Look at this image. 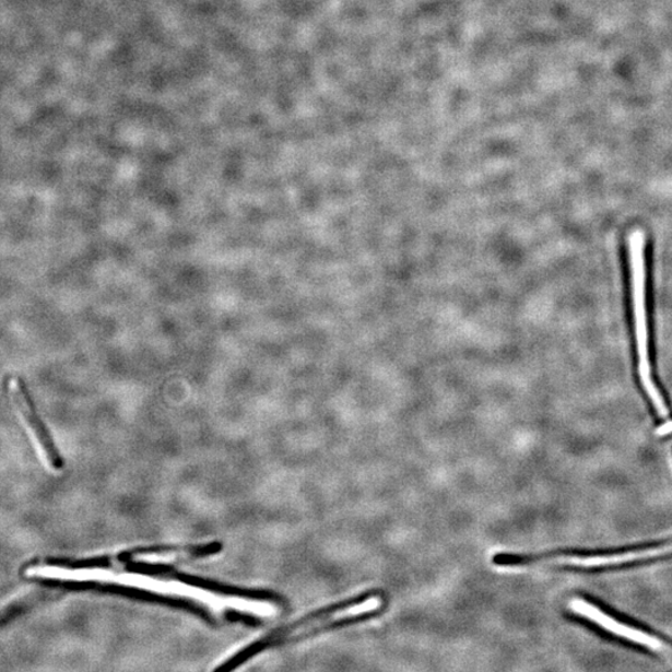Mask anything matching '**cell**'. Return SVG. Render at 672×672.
<instances>
[{"label":"cell","mask_w":672,"mask_h":672,"mask_svg":"<svg viewBox=\"0 0 672 672\" xmlns=\"http://www.w3.org/2000/svg\"><path fill=\"white\" fill-rule=\"evenodd\" d=\"M629 261L632 269V288L635 317L636 346H638L639 374L645 391L659 412L667 417L669 410L660 391L653 384L649 358V330L647 316V272H645V233L635 229L629 236Z\"/></svg>","instance_id":"6da1fadb"},{"label":"cell","mask_w":672,"mask_h":672,"mask_svg":"<svg viewBox=\"0 0 672 672\" xmlns=\"http://www.w3.org/2000/svg\"><path fill=\"white\" fill-rule=\"evenodd\" d=\"M382 594V590L380 589L367 590L361 596L349 598L342 600V602L320 608L318 609V611L311 612L306 616L300 617V620L295 621L288 625L276 627V629L262 636V638H259L258 640L248 644L247 647L241 648L236 653H233V656L228 657L227 659H224L221 664L214 669L226 671L235 670L239 665L245 664V662L249 659H254L255 657H257L258 653H261L269 649L281 647V645H283L284 640L288 638V636H291L295 632L300 630L302 627L319 622L321 620H326V617L343 612L345 611V609L354 608L355 605H362L363 603L367 602V600L380 597Z\"/></svg>","instance_id":"7a4b0ae2"},{"label":"cell","mask_w":672,"mask_h":672,"mask_svg":"<svg viewBox=\"0 0 672 672\" xmlns=\"http://www.w3.org/2000/svg\"><path fill=\"white\" fill-rule=\"evenodd\" d=\"M9 393L14 402V406L24 420L26 427H28L31 435L37 444L38 450L43 456L45 462L48 463L52 470H60L64 465L60 452L56 443L47 429L44 426L43 421L34 410L28 393L24 390L21 382L16 379L9 381Z\"/></svg>","instance_id":"3957f363"},{"label":"cell","mask_w":672,"mask_h":672,"mask_svg":"<svg viewBox=\"0 0 672 672\" xmlns=\"http://www.w3.org/2000/svg\"><path fill=\"white\" fill-rule=\"evenodd\" d=\"M570 608L571 611H575L576 616L585 617V620L593 622L602 627V629L620 636V638L642 645V647L651 650L665 651L668 649V645L659 639L658 636L615 620L614 616L606 614L602 609L587 602L585 599L573 600Z\"/></svg>","instance_id":"277c9868"},{"label":"cell","mask_w":672,"mask_h":672,"mask_svg":"<svg viewBox=\"0 0 672 672\" xmlns=\"http://www.w3.org/2000/svg\"><path fill=\"white\" fill-rule=\"evenodd\" d=\"M672 553V543L667 545L651 546L647 550L630 551L624 553L604 554V555H587V554H573L568 555L570 561L561 569H576V568H600V567H613L622 566V564H629L634 562L649 561L653 558L662 557V555Z\"/></svg>","instance_id":"5b68a950"},{"label":"cell","mask_w":672,"mask_h":672,"mask_svg":"<svg viewBox=\"0 0 672 672\" xmlns=\"http://www.w3.org/2000/svg\"><path fill=\"white\" fill-rule=\"evenodd\" d=\"M384 612H385V608L381 606L379 609H374V611H370V612H365V613L353 615V616L342 617V620H338V621H333L329 623H322L319 626L311 627V629L309 630L297 632V633L292 634L291 636H288V638L284 640L283 645L306 640L321 633L340 629V627L351 626V625H355L358 623L372 621L374 620V617L380 616Z\"/></svg>","instance_id":"8992f818"},{"label":"cell","mask_w":672,"mask_h":672,"mask_svg":"<svg viewBox=\"0 0 672 672\" xmlns=\"http://www.w3.org/2000/svg\"><path fill=\"white\" fill-rule=\"evenodd\" d=\"M59 588H54L52 590H44L39 591L37 594H32L30 597H24L20 600H16L13 604L2 609L0 611V626L4 625L7 622L13 620L17 614H21L24 611H28L30 608L34 606L40 600L47 599L54 591H57Z\"/></svg>","instance_id":"52a82bcc"}]
</instances>
